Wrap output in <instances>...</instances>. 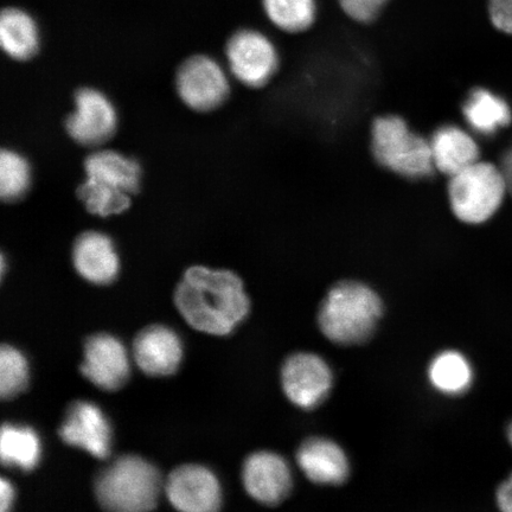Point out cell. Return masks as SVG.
Returning a JSON list of instances; mask_svg holds the SVG:
<instances>
[{
  "instance_id": "cell-31",
  "label": "cell",
  "mask_w": 512,
  "mask_h": 512,
  "mask_svg": "<svg viewBox=\"0 0 512 512\" xmlns=\"http://www.w3.org/2000/svg\"><path fill=\"white\" fill-rule=\"evenodd\" d=\"M507 435H508L509 443H510V445L512 447V422H511V424L508 427Z\"/></svg>"
},
{
  "instance_id": "cell-22",
  "label": "cell",
  "mask_w": 512,
  "mask_h": 512,
  "mask_svg": "<svg viewBox=\"0 0 512 512\" xmlns=\"http://www.w3.org/2000/svg\"><path fill=\"white\" fill-rule=\"evenodd\" d=\"M42 444L31 427L6 424L0 437V457L5 466L23 471L34 470L40 463Z\"/></svg>"
},
{
  "instance_id": "cell-8",
  "label": "cell",
  "mask_w": 512,
  "mask_h": 512,
  "mask_svg": "<svg viewBox=\"0 0 512 512\" xmlns=\"http://www.w3.org/2000/svg\"><path fill=\"white\" fill-rule=\"evenodd\" d=\"M226 55L230 72L247 87L266 86L279 67L277 50L272 42L251 29L236 31L229 38Z\"/></svg>"
},
{
  "instance_id": "cell-16",
  "label": "cell",
  "mask_w": 512,
  "mask_h": 512,
  "mask_svg": "<svg viewBox=\"0 0 512 512\" xmlns=\"http://www.w3.org/2000/svg\"><path fill=\"white\" fill-rule=\"evenodd\" d=\"M297 464L312 483L319 485H341L350 475L347 454L328 438L305 440L298 448Z\"/></svg>"
},
{
  "instance_id": "cell-13",
  "label": "cell",
  "mask_w": 512,
  "mask_h": 512,
  "mask_svg": "<svg viewBox=\"0 0 512 512\" xmlns=\"http://www.w3.org/2000/svg\"><path fill=\"white\" fill-rule=\"evenodd\" d=\"M242 482L254 501L265 505H278L290 496L293 477L290 464L280 454L255 452L242 467Z\"/></svg>"
},
{
  "instance_id": "cell-17",
  "label": "cell",
  "mask_w": 512,
  "mask_h": 512,
  "mask_svg": "<svg viewBox=\"0 0 512 512\" xmlns=\"http://www.w3.org/2000/svg\"><path fill=\"white\" fill-rule=\"evenodd\" d=\"M73 264L80 277L94 285L112 284L120 270L112 240L99 232H86L76 239Z\"/></svg>"
},
{
  "instance_id": "cell-29",
  "label": "cell",
  "mask_w": 512,
  "mask_h": 512,
  "mask_svg": "<svg viewBox=\"0 0 512 512\" xmlns=\"http://www.w3.org/2000/svg\"><path fill=\"white\" fill-rule=\"evenodd\" d=\"M16 491L10 480L3 478L0 482V512H11L15 503Z\"/></svg>"
},
{
  "instance_id": "cell-19",
  "label": "cell",
  "mask_w": 512,
  "mask_h": 512,
  "mask_svg": "<svg viewBox=\"0 0 512 512\" xmlns=\"http://www.w3.org/2000/svg\"><path fill=\"white\" fill-rule=\"evenodd\" d=\"M0 43L11 59H32L40 49V30L35 19L22 9H4L0 17Z\"/></svg>"
},
{
  "instance_id": "cell-24",
  "label": "cell",
  "mask_w": 512,
  "mask_h": 512,
  "mask_svg": "<svg viewBox=\"0 0 512 512\" xmlns=\"http://www.w3.org/2000/svg\"><path fill=\"white\" fill-rule=\"evenodd\" d=\"M31 171L28 160L19 153L3 150L0 157V195L6 202L22 198L30 187Z\"/></svg>"
},
{
  "instance_id": "cell-6",
  "label": "cell",
  "mask_w": 512,
  "mask_h": 512,
  "mask_svg": "<svg viewBox=\"0 0 512 512\" xmlns=\"http://www.w3.org/2000/svg\"><path fill=\"white\" fill-rule=\"evenodd\" d=\"M507 192L501 168L480 160L448 178L451 211L457 220L472 226L489 221L501 208Z\"/></svg>"
},
{
  "instance_id": "cell-9",
  "label": "cell",
  "mask_w": 512,
  "mask_h": 512,
  "mask_svg": "<svg viewBox=\"0 0 512 512\" xmlns=\"http://www.w3.org/2000/svg\"><path fill=\"white\" fill-rule=\"evenodd\" d=\"M334 376L329 364L311 352H298L287 358L281 369V384L294 406L315 409L328 398Z\"/></svg>"
},
{
  "instance_id": "cell-26",
  "label": "cell",
  "mask_w": 512,
  "mask_h": 512,
  "mask_svg": "<svg viewBox=\"0 0 512 512\" xmlns=\"http://www.w3.org/2000/svg\"><path fill=\"white\" fill-rule=\"evenodd\" d=\"M389 0H339L343 11L360 23L375 21Z\"/></svg>"
},
{
  "instance_id": "cell-23",
  "label": "cell",
  "mask_w": 512,
  "mask_h": 512,
  "mask_svg": "<svg viewBox=\"0 0 512 512\" xmlns=\"http://www.w3.org/2000/svg\"><path fill=\"white\" fill-rule=\"evenodd\" d=\"M270 21L286 32H302L311 27L316 19L315 0H262Z\"/></svg>"
},
{
  "instance_id": "cell-2",
  "label": "cell",
  "mask_w": 512,
  "mask_h": 512,
  "mask_svg": "<svg viewBox=\"0 0 512 512\" xmlns=\"http://www.w3.org/2000/svg\"><path fill=\"white\" fill-rule=\"evenodd\" d=\"M384 305L373 287L357 280L332 286L318 310V326L332 343L360 345L369 341L383 316Z\"/></svg>"
},
{
  "instance_id": "cell-3",
  "label": "cell",
  "mask_w": 512,
  "mask_h": 512,
  "mask_svg": "<svg viewBox=\"0 0 512 512\" xmlns=\"http://www.w3.org/2000/svg\"><path fill=\"white\" fill-rule=\"evenodd\" d=\"M86 181L78 196L89 213L102 217L124 213L139 191L142 168L137 160L117 151L92 153L85 162Z\"/></svg>"
},
{
  "instance_id": "cell-27",
  "label": "cell",
  "mask_w": 512,
  "mask_h": 512,
  "mask_svg": "<svg viewBox=\"0 0 512 512\" xmlns=\"http://www.w3.org/2000/svg\"><path fill=\"white\" fill-rule=\"evenodd\" d=\"M489 15L496 29L512 36V0H489Z\"/></svg>"
},
{
  "instance_id": "cell-7",
  "label": "cell",
  "mask_w": 512,
  "mask_h": 512,
  "mask_svg": "<svg viewBox=\"0 0 512 512\" xmlns=\"http://www.w3.org/2000/svg\"><path fill=\"white\" fill-rule=\"evenodd\" d=\"M179 98L196 112L216 110L229 95V81L220 63L207 55L189 57L176 75Z\"/></svg>"
},
{
  "instance_id": "cell-18",
  "label": "cell",
  "mask_w": 512,
  "mask_h": 512,
  "mask_svg": "<svg viewBox=\"0 0 512 512\" xmlns=\"http://www.w3.org/2000/svg\"><path fill=\"white\" fill-rule=\"evenodd\" d=\"M430 142L435 170L448 178L480 160L476 140L458 126H441L433 133Z\"/></svg>"
},
{
  "instance_id": "cell-15",
  "label": "cell",
  "mask_w": 512,
  "mask_h": 512,
  "mask_svg": "<svg viewBox=\"0 0 512 512\" xmlns=\"http://www.w3.org/2000/svg\"><path fill=\"white\" fill-rule=\"evenodd\" d=\"M133 357L146 375L170 376L176 373L182 363L181 338L168 326H147L134 339Z\"/></svg>"
},
{
  "instance_id": "cell-10",
  "label": "cell",
  "mask_w": 512,
  "mask_h": 512,
  "mask_svg": "<svg viewBox=\"0 0 512 512\" xmlns=\"http://www.w3.org/2000/svg\"><path fill=\"white\" fill-rule=\"evenodd\" d=\"M164 492L178 512H220L221 509L219 479L201 465L177 467L166 478Z\"/></svg>"
},
{
  "instance_id": "cell-1",
  "label": "cell",
  "mask_w": 512,
  "mask_h": 512,
  "mask_svg": "<svg viewBox=\"0 0 512 512\" xmlns=\"http://www.w3.org/2000/svg\"><path fill=\"white\" fill-rule=\"evenodd\" d=\"M175 304L191 328L227 336L251 310V300L238 274L195 266L184 273L175 291Z\"/></svg>"
},
{
  "instance_id": "cell-25",
  "label": "cell",
  "mask_w": 512,
  "mask_h": 512,
  "mask_svg": "<svg viewBox=\"0 0 512 512\" xmlns=\"http://www.w3.org/2000/svg\"><path fill=\"white\" fill-rule=\"evenodd\" d=\"M29 384L27 358L11 345H3L0 350V395L11 400L22 394Z\"/></svg>"
},
{
  "instance_id": "cell-12",
  "label": "cell",
  "mask_w": 512,
  "mask_h": 512,
  "mask_svg": "<svg viewBox=\"0 0 512 512\" xmlns=\"http://www.w3.org/2000/svg\"><path fill=\"white\" fill-rule=\"evenodd\" d=\"M81 373L94 386L115 392L130 379L131 362L125 345L112 335L99 334L87 339Z\"/></svg>"
},
{
  "instance_id": "cell-21",
  "label": "cell",
  "mask_w": 512,
  "mask_h": 512,
  "mask_svg": "<svg viewBox=\"0 0 512 512\" xmlns=\"http://www.w3.org/2000/svg\"><path fill=\"white\" fill-rule=\"evenodd\" d=\"M428 380L438 392L458 396L471 388L473 369L462 352L446 350L433 358L428 367Z\"/></svg>"
},
{
  "instance_id": "cell-11",
  "label": "cell",
  "mask_w": 512,
  "mask_h": 512,
  "mask_svg": "<svg viewBox=\"0 0 512 512\" xmlns=\"http://www.w3.org/2000/svg\"><path fill=\"white\" fill-rule=\"evenodd\" d=\"M117 124V112L104 93L94 88H81L75 94V111L66 123L74 142L87 147L100 146L112 138Z\"/></svg>"
},
{
  "instance_id": "cell-5",
  "label": "cell",
  "mask_w": 512,
  "mask_h": 512,
  "mask_svg": "<svg viewBox=\"0 0 512 512\" xmlns=\"http://www.w3.org/2000/svg\"><path fill=\"white\" fill-rule=\"evenodd\" d=\"M370 134L371 153L381 168L411 181L434 176L430 140L412 131L399 115L376 118Z\"/></svg>"
},
{
  "instance_id": "cell-30",
  "label": "cell",
  "mask_w": 512,
  "mask_h": 512,
  "mask_svg": "<svg viewBox=\"0 0 512 512\" xmlns=\"http://www.w3.org/2000/svg\"><path fill=\"white\" fill-rule=\"evenodd\" d=\"M499 168H501L505 183H507L508 192L512 196V144L503 153Z\"/></svg>"
},
{
  "instance_id": "cell-28",
  "label": "cell",
  "mask_w": 512,
  "mask_h": 512,
  "mask_svg": "<svg viewBox=\"0 0 512 512\" xmlns=\"http://www.w3.org/2000/svg\"><path fill=\"white\" fill-rule=\"evenodd\" d=\"M498 509L501 512H512V473L507 480L499 485L496 494Z\"/></svg>"
},
{
  "instance_id": "cell-4",
  "label": "cell",
  "mask_w": 512,
  "mask_h": 512,
  "mask_svg": "<svg viewBox=\"0 0 512 512\" xmlns=\"http://www.w3.org/2000/svg\"><path fill=\"white\" fill-rule=\"evenodd\" d=\"M164 483L155 465L142 457H121L102 471L95 495L107 512H150L157 507Z\"/></svg>"
},
{
  "instance_id": "cell-20",
  "label": "cell",
  "mask_w": 512,
  "mask_h": 512,
  "mask_svg": "<svg viewBox=\"0 0 512 512\" xmlns=\"http://www.w3.org/2000/svg\"><path fill=\"white\" fill-rule=\"evenodd\" d=\"M463 115L472 130L483 136H492L501 128L508 127L512 120L508 102L485 88L473 89L467 96Z\"/></svg>"
},
{
  "instance_id": "cell-14",
  "label": "cell",
  "mask_w": 512,
  "mask_h": 512,
  "mask_svg": "<svg viewBox=\"0 0 512 512\" xmlns=\"http://www.w3.org/2000/svg\"><path fill=\"white\" fill-rule=\"evenodd\" d=\"M60 437L69 446L106 459L112 447V428L104 412L88 401L74 402L60 427Z\"/></svg>"
}]
</instances>
